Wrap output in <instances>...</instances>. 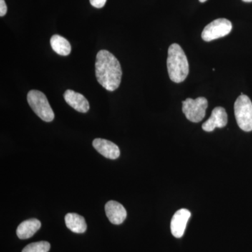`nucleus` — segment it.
Returning a JSON list of instances; mask_svg holds the SVG:
<instances>
[{"mask_svg":"<svg viewBox=\"0 0 252 252\" xmlns=\"http://www.w3.org/2000/svg\"><path fill=\"white\" fill-rule=\"evenodd\" d=\"M167 66L169 77L173 82H183L189 73L188 59L178 44H172L168 49Z\"/></svg>","mask_w":252,"mask_h":252,"instance_id":"nucleus-2","label":"nucleus"},{"mask_svg":"<svg viewBox=\"0 0 252 252\" xmlns=\"http://www.w3.org/2000/svg\"><path fill=\"white\" fill-rule=\"evenodd\" d=\"M199 1H200V2L203 3V2H205V1H207V0H199Z\"/></svg>","mask_w":252,"mask_h":252,"instance_id":"nucleus-19","label":"nucleus"},{"mask_svg":"<svg viewBox=\"0 0 252 252\" xmlns=\"http://www.w3.org/2000/svg\"><path fill=\"white\" fill-rule=\"evenodd\" d=\"M234 112L237 124L245 132L252 130V102L246 94H241L235 101Z\"/></svg>","mask_w":252,"mask_h":252,"instance_id":"nucleus-4","label":"nucleus"},{"mask_svg":"<svg viewBox=\"0 0 252 252\" xmlns=\"http://www.w3.org/2000/svg\"><path fill=\"white\" fill-rule=\"evenodd\" d=\"M207 106L208 102L205 97H199L195 99L187 98L182 102V111L189 121L198 123L205 118Z\"/></svg>","mask_w":252,"mask_h":252,"instance_id":"nucleus-5","label":"nucleus"},{"mask_svg":"<svg viewBox=\"0 0 252 252\" xmlns=\"http://www.w3.org/2000/svg\"><path fill=\"white\" fill-rule=\"evenodd\" d=\"M64 220L67 228L74 233H84L87 229L85 219L77 213H68Z\"/></svg>","mask_w":252,"mask_h":252,"instance_id":"nucleus-13","label":"nucleus"},{"mask_svg":"<svg viewBox=\"0 0 252 252\" xmlns=\"http://www.w3.org/2000/svg\"><path fill=\"white\" fill-rule=\"evenodd\" d=\"M28 104L41 120L52 122L54 119V111L50 105L45 94L39 91L32 90L28 94Z\"/></svg>","mask_w":252,"mask_h":252,"instance_id":"nucleus-3","label":"nucleus"},{"mask_svg":"<svg viewBox=\"0 0 252 252\" xmlns=\"http://www.w3.org/2000/svg\"><path fill=\"white\" fill-rule=\"evenodd\" d=\"M228 124V115L225 109L221 107H217L212 111L211 116L206 121L202 127L206 132H212L217 127H225Z\"/></svg>","mask_w":252,"mask_h":252,"instance_id":"nucleus-8","label":"nucleus"},{"mask_svg":"<svg viewBox=\"0 0 252 252\" xmlns=\"http://www.w3.org/2000/svg\"><path fill=\"white\" fill-rule=\"evenodd\" d=\"M232 28L233 26L230 21L225 18H219L205 26L202 32V38L205 41L215 40L228 35Z\"/></svg>","mask_w":252,"mask_h":252,"instance_id":"nucleus-6","label":"nucleus"},{"mask_svg":"<svg viewBox=\"0 0 252 252\" xmlns=\"http://www.w3.org/2000/svg\"><path fill=\"white\" fill-rule=\"evenodd\" d=\"M105 212L109 221L113 224H122L127 217L125 207L114 200H110L106 203Z\"/></svg>","mask_w":252,"mask_h":252,"instance_id":"nucleus-9","label":"nucleus"},{"mask_svg":"<svg viewBox=\"0 0 252 252\" xmlns=\"http://www.w3.org/2000/svg\"><path fill=\"white\" fill-rule=\"evenodd\" d=\"M41 225L40 220L36 219H30L20 223L16 230V234L18 238L26 240L35 234L41 228Z\"/></svg>","mask_w":252,"mask_h":252,"instance_id":"nucleus-12","label":"nucleus"},{"mask_svg":"<svg viewBox=\"0 0 252 252\" xmlns=\"http://www.w3.org/2000/svg\"><path fill=\"white\" fill-rule=\"evenodd\" d=\"M245 2H252V0H243Z\"/></svg>","mask_w":252,"mask_h":252,"instance_id":"nucleus-18","label":"nucleus"},{"mask_svg":"<svg viewBox=\"0 0 252 252\" xmlns=\"http://www.w3.org/2000/svg\"><path fill=\"white\" fill-rule=\"evenodd\" d=\"M7 12V6L4 0H0V16L3 17Z\"/></svg>","mask_w":252,"mask_h":252,"instance_id":"nucleus-17","label":"nucleus"},{"mask_svg":"<svg viewBox=\"0 0 252 252\" xmlns=\"http://www.w3.org/2000/svg\"><path fill=\"white\" fill-rule=\"evenodd\" d=\"M190 217V212L187 209H181L175 212L170 223L171 233L174 237L180 238L183 236Z\"/></svg>","mask_w":252,"mask_h":252,"instance_id":"nucleus-7","label":"nucleus"},{"mask_svg":"<svg viewBox=\"0 0 252 252\" xmlns=\"http://www.w3.org/2000/svg\"><path fill=\"white\" fill-rule=\"evenodd\" d=\"M50 248L51 245L48 242L39 241L29 244L23 249L22 252H48Z\"/></svg>","mask_w":252,"mask_h":252,"instance_id":"nucleus-15","label":"nucleus"},{"mask_svg":"<svg viewBox=\"0 0 252 252\" xmlns=\"http://www.w3.org/2000/svg\"><path fill=\"white\" fill-rule=\"evenodd\" d=\"M50 43H51V47L56 54L63 56H67L70 54L72 51L70 43L63 36L56 34L51 38Z\"/></svg>","mask_w":252,"mask_h":252,"instance_id":"nucleus-14","label":"nucleus"},{"mask_svg":"<svg viewBox=\"0 0 252 252\" xmlns=\"http://www.w3.org/2000/svg\"><path fill=\"white\" fill-rule=\"evenodd\" d=\"M93 146L101 155L107 158L117 159L120 156V149L119 147L111 141L104 139H94L93 142Z\"/></svg>","mask_w":252,"mask_h":252,"instance_id":"nucleus-10","label":"nucleus"},{"mask_svg":"<svg viewBox=\"0 0 252 252\" xmlns=\"http://www.w3.org/2000/svg\"><path fill=\"white\" fill-rule=\"evenodd\" d=\"M95 75L99 84L109 91L117 90L122 82V69L117 58L101 50L96 56Z\"/></svg>","mask_w":252,"mask_h":252,"instance_id":"nucleus-1","label":"nucleus"},{"mask_svg":"<svg viewBox=\"0 0 252 252\" xmlns=\"http://www.w3.org/2000/svg\"><path fill=\"white\" fill-rule=\"evenodd\" d=\"M107 0H90L91 4L97 9H101L106 4Z\"/></svg>","mask_w":252,"mask_h":252,"instance_id":"nucleus-16","label":"nucleus"},{"mask_svg":"<svg viewBox=\"0 0 252 252\" xmlns=\"http://www.w3.org/2000/svg\"><path fill=\"white\" fill-rule=\"evenodd\" d=\"M64 100L77 112L86 113L89 110V101L82 94L72 90H67L64 94Z\"/></svg>","mask_w":252,"mask_h":252,"instance_id":"nucleus-11","label":"nucleus"}]
</instances>
